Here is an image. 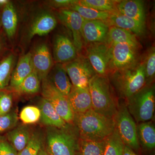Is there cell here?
Here are the masks:
<instances>
[{"instance_id":"cell-1","label":"cell","mask_w":155,"mask_h":155,"mask_svg":"<svg viewBox=\"0 0 155 155\" xmlns=\"http://www.w3.org/2000/svg\"><path fill=\"white\" fill-rule=\"evenodd\" d=\"M73 124L79 138L90 141H104L116 129L114 119L98 114L92 109L74 114Z\"/></svg>"},{"instance_id":"cell-2","label":"cell","mask_w":155,"mask_h":155,"mask_svg":"<svg viewBox=\"0 0 155 155\" xmlns=\"http://www.w3.org/2000/svg\"><path fill=\"white\" fill-rule=\"evenodd\" d=\"M79 137L73 124L65 127L47 126L45 133V149L49 155H77Z\"/></svg>"},{"instance_id":"cell-3","label":"cell","mask_w":155,"mask_h":155,"mask_svg":"<svg viewBox=\"0 0 155 155\" xmlns=\"http://www.w3.org/2000/svg\"><path fill=\"white\" fill-rule=\"evenodd\" d=\"M88 89L92 110L106 117L114 119L119 105L108 77L95 75L90 81Z\"/></svg>"},{"instance_id":"cell-4","label":"cell","mask_w":155,"mask_h":155,"mask_svg":"<svg viewBox=\"0 0 155 155\" xmlns=\"http://www.w3.org/2000/svg\"><path fill=\"white\" fill-rule=\"evenodd\" d=\"M111 78L120 96L127 100L146 86L147 81L143 63L112 72Z\"/></svg>"},{"instance_id":"cell-5","label":"cell","mask_w":155,"mask_h":155,"mask_svg":"<svg viewBox=\"0 0 155 155\" xmlns=\"http://www.w3.org/2000/svg\"><path fill=\"white\" fill-rule=\"evenodd\" d=\"M127 101L128 112L136 121L138 123L149 122L154 114V87L145 86Z\"/></svg>"},{"instance_id":"cell-6","label":"cell","mask_w":155,"mask_h":155,"mask_svg":"<svg viewBox=\"0 0 155 155\" xmlns=\"http://www.w3.org/2000/svg\"><path fill=\"white\" fill-rule=\"evenodd\" d=\"M116 128L125 145L138 150L140 144L137 134V125L125 104L119 105L114 118Z\"/></svg>"},{"instance_id":"cell-7","label":"cell","mask_w":155,"mask_h":155,"mask_svg":"<svg viewBox=\"0 0 155 155\" xmlns=\"http://www.w3.org/2000/svg\"><path fill=\"white\" fill-rule=\"evenodd\" d=\"M42 97L49 102L58 114L68 124H73L74 113L67 96L59 91L48 78L41 81Z\"/></svg>"},{"instance_id":"cell-8","label":"cell","mask_w":155,"mask_h":155,"mask_svg":"<svg viewBox=\"0 0 155 155\" xmlns=\"http://www.w3.org/2000/svg\"><path fill=\"white\" fill-rule=\"evenodd\" d=\"M63 65L72 85L79 88H88L90 81L97 74L86 57H78Z\"/></svg>"},{"instance_id":"cell-9","label":"cell","mask_w":155,"mask_h":155,"mask_svg":"<svg viewBox=\"0 0 155 155\" xmlns=\"http://www.w3.org/2000/svg\"><path fill=\"white\" fill-rule=\"evenodd\" d=\"M86 58L97 75L107 76L110 73V48L107 42L87 44Z\"/></svg>"},{"instance_id":"cell-10","label":"cell","mask_w":155,"mask_h":155,"mask_svg":"<svg viewBox=\"0 0 155 155\" xmlns=\"http://www.w3.org/2000/svg\"><path fill=\"white\" fill-rule=\"evenodd\" d=\"M110 72L127 69L137 64V49L123 44H112Z\"/></svg>"},{"instance_id":"cell-11","label":"cell","mask_w":155,"mask_h":155,"mask_svg":"<svg viewBox=\"0 0 155 155\" xmlns=\"http://www.w3.org/2000/svg\"><path fill=\"white\" fill-rule=\"evenodd\" d=\"M57 16L58 19L71 31L72 42L78 52L80 51L83 47L81 29L84 19L77 12L67 9L58 10Z\"/></svg>"},{"instance_id":"cell-12","label":"cell","mask_w":155,"mask_h":155,"mask_svg":"<svg viewBox=\"0 0 155 155\" xmlns=\"http://www.w3.org/2000/svg\"><path fill=\"white\" fill-rule=\"evenodd\" d=\"M31 54L33 71L41 81L47 77L54 66L52 56L45 43L37 45Z\"/></svg>"},{"instance_id":"cell-13","label":"cell","mask_w":155,"mask_h":155,"mask_svg":"<svg viewBox=\"0 0 155 155\" xmlns=\"http://www.w3.org/2000/svg\"><path fill=\"white\" fill-rule=\"evenodd\" d=\"M57 25V19L53 14L48 11H42L37 14L29 25L26 40L28 41L35 35H47L55 28Z\"/></svg>"},{"instance_id":"cell-14","label":"cell","mask_w":155,"mask_h":155,"mask_svg":"<svg viewBox=\"0 0 155 155\" xmlns=\"http://www.w3.org/2000/svg\"><path fill=\"white\" fill-rule=\"evenodd\" d=\"M109 28L106 21L84 19L81 29L83 42L89 44L106 42Z\"/></svg>"},{"instance_id":"cell-15","label":"cell","mask_w":155,"mask_h":155,"mask_svg":"<svg viewBox=\"0 0 155 155\" xmlns=\"http://www.w3.org/2000/svg\"><path fill=\"white\" fill-rule=\"evenodd\" d=\"M78 51L73 42L66 35L58 34L54 42V58L57 64H64L78 57Z\"/></svg>"},{"instance_id":"cell-16","label":"cell","mask_w":155,"mask_h":155,"mask_svg":"<svg viewBox=\"0 0 155 155\" xmlns=\"http://www.w3.org/2000/svg\"><path fill=\"white\" fill-rule=\"evenodd\" d=\"M33 71L31 52L22 56L12 72L9 86L7 89L15 91L23 80Z\"/></svg>"},{"instance_id":"cell-17","label":"cell","mask_w":155,"mask_h":155,"mask_svg":"<svg viewBox=\"0 0 155 155\" xmlns=\"http://www.w3.org/2000/svg\"><path fill=\"white\" fill-rule=\"evenodd\" d=\"M67 97L74 114L84 113L92 109L91 97L88 88L72 85Z\"/></svg>"},{"instance_id":"cell-18","label":"cell","mask_w":155,"mask_h":155,"mask_svg":"<svg viewBox=\"0 0 155 155\" xmlns=\"http://www.w3.org/2000/svg\"><path fill=\"white\" fill-rule=\"evenodd\" d=\"M18 14L16 8L10 1L3 7L1 13L2 27L9 39L14 38L18 27Z\"/></svg>"},{"instance_id":"cell-19","label":"cell","mask_w":155,"mask_h":155,"mask_svg":"<svg viewBox=\"0 0 155 155\" xmlns=\"http://www.w3.org/2000/svg\"><path fill=\"white\" fill-rule=\"evenodd\" d=\"M34 130L28 125L20 124L8 131L5 137L18 153L28 144Z\"/></svg>"},{"instance_id":"cell-20","label":"cell","mask_w":155,"mask_h":155,"mask_svg":"<svg viewBox=\"0 0 155 155\" xmlns=\"http://www.w3.org/2000/svg\"><path fill=\"white\" fill-rule=\"evenodd\" d=\"M108 25L115 26L130 31L136 35H140L144 32L145 24L119 13L114 12L106 21Z\"/></svg>"},{"instance_id":"cell-21","label":"cell","mask_w":155,"mask_h":155,"mask_svg":"<svg viewBox=\"0 0 155 155\" xmlns=\"http://www.w3.org/2000/svg\"><path fill=\"white\" fill-rule=\"evenodd\" d=\"M39 109L40 110V120L43 125L47 127L61 128L65 127L67 123L60 116L52 105L44 98H41L38 102Z\"/></svg>"},{"instance_id":"cell-22","label":"cell","mask_w":155,"mask_h":155,"mask_svg":"<svg viewBox=\"0 0 155 155\" xmlns=\"http://www.w3.org/2000/svg\"><path fill=\"white\" fill-rule=\"evenodd\" d=\"M117 11L145 24L146 14L143 2L139 0L120 1L116 6Z\"/></svg>"},{"instance_id":"cell-23","label":"cell","mask_w":155,"mask_h":155,"mask_svg":"<svg viewBox=\"0 0 155 155\" xmlns=\"http://www.w3.org/2000/svg\"><path fill=\"white\" fill-rule=\"evenodd\" d=\"M47 78L61 93L68 95L72 84L63 64H57L53 66Z\"/></svg>"},{"instance_id":"cell-24","label":"cell","mask_w":155,"mask_h":155,"mask_svg":"<svg viewBox=\"0 0 155 155\" xmlns=\"http://www.w3.org/2000/svg\"><path fill=\"white\" fill-rule=\"evenodd\" d=\"M107 42L108 45L112 44H123L137 49L139 44L136 35L122 28L115 26H111L108 31Z\"/></svg>"},{"instance_id":"cell-25","label":"cell","mask_w":155,"mask_h":155,"mask_svg":"<svg viewBox=\"0 0 155 155\" xmlns=\"http://www.w3.org/2000/svg\"><path fill=\"white\" fill-rule=\"evenodd\" d=\"M139 143L146 149L152 150L155 147V128L152 122H141L137 125Z\"/></svg>"},{"instance_id":"cell-26","label":"cell","mask_w":155,"mask_h":155,"mask_svg":"<svg viewBox=\"0 0 155 155\" xmlns=\"http://www.w3.org/2000/svg\"><path fill=\"white\" fill-rule=\"evenodd\" d=\"M15 61L16 57L13 53L0 59V91L8 87Z\"/></svg>"},{"instance_id":"cell-27","label":"cell","mask_w":155,"mask_h":155,"mask_svg":"<svg viewBox=\"0 0 155 155\" xmlns=\"http://www.w3.org/2000/svg\"><path fill=\"white\" fill-rule=\"evenodd\" d=\"M45 133L38 128L34 130L33 134L26 147L18 155H38L40 150L44 146Z\"/></svg>"},{"instance_id":"cell-28","label":"cell","mask_w":155,"mask_h":155,"mask_svg":"<svg viewBox=\"0 0 155 155\" xmlns=\"http://www.w3.org/2000/svg\"><path fill=\"white\" fill-rule=\"evenodd\" d=\"M68 9L77 12L85 20H102L106 22L111 14L109 12L97 11L80 5L78 4V2Z\"/></svg>"},{"instance_id":"cell-29","label":"cell","mask_w":155,"mask_h":155,"mask_svg":"<svg viewBox=\"0 0 155 155\" xmlns=\"http://www.w3.org/2000/svg\"><path fill=\"white\" fill-rule=\"evenodd\" d=\"M125 145L116 128L105 140L104 155H123Z\"/></svg>"},{"instance_id":"cell-30","label":"cell","mask_w":155,"mask_h":155,"mask_svg":"<svg viewBox=\"0 0 155 155\" xmlns=\"http://www.w3.org/2000/svg\"><path fill=\"white\" fill-rule=\"evenodd\" d=\"M105 140L90 141L79 138L77 155H104Z\"/></svg>"},{"instance_id":"cell-31","label":"cell","mask_w":155,"mask_h":155,"mask_svg":"<svg viewBox=\"0 0 155 155\" xmlns=\"http://www.w3.org/2000/svg\"><path fill=\"white\" fill-rule=\"evenodd\" d=\"M120 1L113 0H81L78 4L97 11L113 13L116 12V6Z\"/></svg>"},{"instance_id":"cell-32","label":"cell","mask_w":155,"mask_h":155,"mask_svg":"<svg viewBox=\"0 0 155 155\" xmlns=\"http://www.w3.org/2000/svg\"><path fill=\"white\" fill-rule=\"evenodd\" d=\"M41 81L37 74L33 71L22 81L15 91L21 94H35L40 90Z\"/></svg>"},{"instance_id":"cell-33","label":"cell","mask_w":155,"mask_h":155,"mask_svg":"<svg viewBox=\"0 0 155 155\" xmlns=\"http://www.w3.org/2000/svg\"><path fill=\"white\" fill-rule=\"evenodd\" d=\"M19 118L25 125L36 123L40 119V110L35 106H26L20 112Z\"/></svg>"},{"instance_id":"cell-34","label":"cell","mask_w":155,"mask_h":155,"mask_svg":"<svg viewBox=\"0 0 155 155\" xmlns=\"http://www.w3.org/2000/svg\"><path fill=\"white\" fill-rule=\"evenodd\" d=\"M18 121V115L15 111L0 116V134L10 131L16 127Z\"/></svg>"},{"instance_id":"cell-35","label":"cell","mask_w":155,"mask_h":155,"mask_svg":"<svg viewBox=\"0 0 155 155\" xmlns=\"http://www.w3.org/2000/svg\"><path fill=\"white\" fill-rule=\"evenodd\" d=\"M13 99L11 91L6 88L0 91V116L5 115L11 111Z\"/></svg>"},{"instance_id":"cell-36","label":"cell","mask_w":155,"mask_h":155,"mask_svg":"<svg viewBox=\"0 0 155 155\" xmlns=\"http://www.w3.org/2000/svg\"><path fill=\"white\" fill-rule=\"evenodd\" d=\"M144 64L145 73L147 81L151 80L155 74V48L150 51L147 56Z\"/></svg>"},{"instance_id":"cell-37","label":"cell","mask_w":155,"mask_h":155,"mask_svg":"<svg viewBox=\"0 0 155 155\" xmlns=\"http://www.w3.org/2000/svg\"><path fill=\"white\" fill-rule=\"evenodd\" d=\"M0 155H18V152L6 139L0 135Z\"/></svg>"},{"instance_id":"cell-38","label":"cell","mask_w":155,"mask_h":155,"mask_svg":"<svg viewBox=\"0 0 155 155\" xmlns=\"http://www.w3.org/2000/svg\"><path fill=\"white\" fill-rule=\"evenodd\" d=\"M75 0H53L48 2V5L55 9H69L70 7L78 2Z\"/></svg>"},{"instance_id":"cell-39","label":"cell","mask_w":155,"mask_h":155,"mask_svg":"<svg viewBox=\"0 0 155 155\" xmlns=\"http://www.w3.org/2000/svg\"><path fill=\"white\" fill-rule=\"evenodd\" d=\"M123 155H137L135 153L133 149L127 146V145H125L124 147V151H123Z\"/></svg>"},{"instance_id":"cell-40","label":"cell","mask_w":155,"mask_h":155,"mask_svg":"<svg viewBox=\"0 0 155 155\" xmlns=\"http://www.w3.org/2000/svg\"><path fill=\"white\" fill-rule=\"evenodd\" d=\"M5 41L0 35V57L5 52Z\"/></svg>"},{"instance_id":"cell-41","label":"cell","mask_w":155,"mask_h":155,"mask_svg":"<svg viewBox=\"0 0 155 155\" xmlns=\"http://www.w3.org/2000/svg\"><path fill=\"white\" fill-rule=\"evenodd\" d=\"M10 1L8 0H0V11L2 10L3 7L7 5Z\"/></svg>"},{"instance_id":"cell-42","label":"cell","mask_w":155,"mask_h":155,"mask_svg":"<svg viewBox=\"0 0 155 155\" xmlns=\"http://www.w3.org/2000/svg\"><path fill=\"white\" fill-rule=\"evenodd\" d=\"M38 155H49V154L46 151L45 149V148L44 146L40 150L39 152L38 153Z\"/></svg>"},{"instance_id":"cell-43","label":"cell","mask_w":155,"mask_h":155,"mask_svg":"<svg viewBox=\"0 0 155 155\" xmlns=\"http://www.w3.org/2000/svg\"><path fill=\"white\" fill-rule=\"evenodd\" d=\"M2 24L1 22V13H0V32H1V28H2Z\"/></svg>"}]
</instances>
